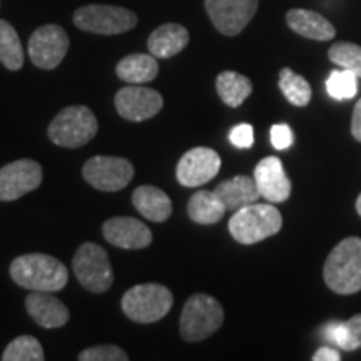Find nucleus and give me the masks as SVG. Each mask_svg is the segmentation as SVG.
<instances>
[{
	"label": "nucleus",
	"instance_id": "2",
	"mask_svg": "<svg viewBox=\"0 0 361 361\" xmlns=\"http://www.w3.org/2000/svg\"><path fill=\"white\" fill-rule=\"evenodd\" d=\"M324 283L338 295L361 291V238L343 239L333 247L323 268Z\"/></svg>",
	"mask_w": 361,
	"mask_h": 361
},
{
	"label": "nucleus",
	"instance_id": "35",
	"mask_svg": "<svg viewBox=\"0 0 361 361\" xmlns=\"http://www.w3.org/2000/svg\"><path fill=\"white\" fill-rule=\"evenodd\" d=\"M351 134L356 141L361 142V99L356 102L353 109V117H351Z\"/></svg>",
	"mask_w": 361,
	"mask_h": 361
},
{
	"label": "nucleus",
	"instance_id": "3",
	"mask_svg": "<svg viewBox=\"0 0 361 361\" xmlns=\"http://www.w3.org/2000/svg\"><path fill=\"white\" fill-rule=\"evenodd\" d=\"M228 228L239 245H256L279 233V229L283 228V216L278 207L273 206V202L269 204L252 202L234 211Z\"/></svg>",
	"mask_w": 361,
	"mask_h": 361
},
{
	"label": "nucleus",
	"instance_id": "26",
	"mask_svg": "<svg viewBox=\"0 0 361 361\" xmlns=\"http://www.w3.org/2000/svg\"><path fill=\"white\" fill-rule=\"evenodd\" d=\"M0 62L8 71H19L24 66V49L19 34L7 20H0Z\"/></svg>",
	"mask_w": 361,
	"mask_h": 361
},
{
	"label": "nucleus",
	"instance_id": "34",
	"mask_svg": "<svg viewBox=\"0 0 361 361\" xmlns=\"http://www.w3.org/2000/svg\"><path fill=\"white\" fill-rule=\"evenodd\" d=\"M341 355L340 351L333 346H322L319 350H316L313 355V361H340Z\"/></svg>",
	"mask_w": 361,
	"mask_h": 361
},
{
	"label": "nucleus",
	"instance_id": "11",
	"mask_svg": "<svg viewBox=\"0 0 361 361\" xmlns=\"http://www.w3.org/2000/svg\"><path fill=\"white\" fill-rule=\"evenodd\" d=\"M258 0H204L211 22L223 35L241 34L258 11Z\"/></svg>",
	"mask_w": 361,
	"mask_h": 361
},
{
	"label": "nucleus",
	"instance_id": "13",
	"mask_svg": "<svg viewBox=\"0 0 361 361\" xmlns=\"http://www.w3.org/2000/svg\"><path fill=\"white\" fill-rule=\"evenodd\" d=\"M42 166L32 159H19L0 169V201H16L35 191L42 183Z\"/></svg>",
	"mask_w": 361,
	"mask_h": 361
},
{
	"label": "nucleus",
	"instance_id": "16",
	"mask_svg": "<svg viewBox=\"0 0 361 361\" xmlns=\"http://www.w3.org/2000/svg\"><path fill=\"white\" fill-rule=\"evenodd\" d=\"M255 180L261 197L278 204L284 202L291 194V180L284 173L283 162L276 156L264 157L255 168Z\"/></svg>",
	"mask_w": 361,
	"mask_h": 361
},
{
	"label": "nucleus",
	"instance_id": "19",
	"mask_svg": "<svg viewBox=\"0 0 361 361\" xmlns=\"http://www.w3.org/2000/svg\"><path fill=\"white\" fill-rule=\"evenodd\" d=\"M133 204L142 218L154 223H164L173 214V201L156 186H139L133 192Z\"/></svg>",
	"mask_w": 361,
	"mask_h": 361
},
{
	"label": "nucleus",
	"instance_id": "29",
	"mask_svg": "<svg viewBox=\"0 0 361 361\" xmlns=\"http://www.w3.org/2000/svg\"><path fill=\"white\" fill-rule=\"evenodd\" d=\"M358 75L353 74L351 71H333L326 79L328 94L336 101L353 99L358 92Z\"/></svg>",
	"mask_w": 361,
	"mask_h": 361
},
{
	"label": "nucleus",
	"instance_id": "24",
	"mask_svg": "<svg viewBox=\"0 0 361 361\" xmlns=\"http://www.w3.org/2000/svg\"><path fill=\"white\" fill-rule=\"evenodd\" d=\"M226 207L214 191H197L188 202V214L197 224H216L223 219Z\"/></svg>",
	"mask_w": 361,
	"mask_h": 361
},
{
	"label": "nucleus",
	"instance_id": "33",
	"mask_svg": "<svg viewBox=\"0 0 361 361\" xmlns=\"http://www.w3.org/2000/svg\"><path fill=\"white\" fill-rule=\"evenodd\" d=\"M271 144L278 151H284L293 144V130L288 124H276L271 128Z\"/></svg>",
	"mask_w": 361,
	"mask_h": 361
},
{
	"label": "nucleus",
	"instance_id": "32",
	"mask_svg": "<svg viewBox=\"0 0 361 361\" xmlns=\"http://www.w3.org/2000/svg\"><path fill=\"white\" fill-rule=\"evenodd\" d=\"M229 141L238 149H250L255 144V130L251 124H239L229 133Z\"/></svg>",
	"mask_w": 361,
	"mask_h": 361
},
{
	"label": "nucleus",
	"instance_id": "30",
	"mask_svg": "<svg viewBox=\"0 0 361 361\" xmlns=\"http://www.w3.org/2000/svg\"><path fill=\"white\" fill-rule=\"evenodd\" d=\"M329 61L341 69L351 71L361 79V47L351 42H336L328 52Z\"/></svg>",
	"mask_w": 361,
	"mask_h": 361
},
{
	"label": "nucleus",
	"instance_id": "12",
	"mask_svg": "<svg viewBox=\"0 0 361 361\" xmlns=\"http://www.w3.org/2000/svg\"><path fill=\"white\" fill-rule=\"evenodd\" d=\"M116 109L121 117L130 123H142L159 114L164 99L157 90L142 87V84H129L116 94Z\"/></svg>",
	"mask_w": 361,
	"mask_h": 361
},
{
	"label": "nucleus",
	"instance_id": "15",
	"mask_svg": "<svg viewBox=\"0 0 361 361\" xmlns=\"http://www.w3.org/2000/svg\"><path fill=\"white\" fill-rule=\"evenodd\" d=\"M102 234L107 243L121 250H144L152 243V233L142 221L119 216L107 219L102 226Z\"/></svg>",
	"mask_w": 361,
	"mask_h": 361
},
{
	"label": "nucleus",
	"instance_id": "4",
	"mask_svg": "<svg viewBox=\"0 0 361 361\" xmlns=\"http://www.w3.org/2000/svg\"><path fill=\"white\" fill-rule=\"evenodd\" d=\"M224 310L216 298L197 293L184 305L179 318V331L184 341L197 343L213 336L223 326Z\"/></svg>",
	"mask_w": 361,
	"mask_h": 361
},
{
	"label": "nucleus",
	"instance_id": "7",
	"mask_svg": "<svg viewBox=\"0 0 361 361\" xmlns=\"http://www.w3.org/2000/svg\"><path fill=\"white\" fill-rule=\"evenodd\" d=\"M75 278L90 293H106L114 283L107 251L96 243H84L72 259Z\"/></svg>",
	"mask_w": 361,
	"mask_h": 361
},
{
	"label": "nucleus",
	"instance_id": "36",
	"mask_svg": "<svg viewBox=\"0 0 361 361\" xmlns=\"http://www.w3.org/2000/svg\"><path fill=\"white\" fill-rule=\"evenodd\" d=\"M356 211H358V214L361 216V194L358 196V200H356Z\"/></svg>",
	"mask_w": 361,
	"mask_h": 361
},
{
	"label": "nucleus",
	"instance_id": "23",
	"mask_svg": "<svg viewBox=\"0 0 361 361\" xmlns=\"http://www.w3.org/2000/svg\"><path fill=\"white\" fill-rule=\"evenodd\" d=\"M322 338L335 348L356 351L361 348V313L348 322H329L322 329Z\"/></svg>",
	"mask_w": 361,
	"mask_h": 361
},
{
	"label": "nucleus",
	"instance_id": "27",
	"mask_svg": "<svg viewBox=\"0 0 361 361\" xmlns=\"http://www.w3.org/2000/svg\"><path fill=\"white\" fill-rule=\"evenodd\" d=\"M279 89L284 94V97L290 101L293 106L298 107H305L308 106L311 101V85L308 80L301 75H298L296 72H293L288 67H284L279 72Z\"/></svg>",
	"mask_w": 361,
	"mask_h": 361
},
{
	"label": "nucleus",
	"instance_id": "6",
	"mask_svg": "<svg viewBox=\"0 0 361 361\" xmlns=\"http://www.w3.org/2000/svg\"><path fill=\"white\" fill-rule=\"evenodd\" d=\"M99 123L94 112L85 106L62 109L49 124L47 134L54 144L67 149L82 147L97 134Z\"/></svg>",
	"mask_w": 361,
	"mask_h": 361
},
{
	"label": "nucleus",
	"instance_id": "31",
	"mask_svg": "<svg viewBox=\"0 0 361 361\" xmlns=\"http://www.w3.org/2000/svg\"><path fill=\"white\" fill-rule=\"evenodd\" d=\"M129 355L116 345H97L79 353V361H128Z\"/></svg>",
	"mask_w": 361,
	"mask_h": 361
},
{
	"label": "nucleus",
	"instance_id": "5",
	"mask_svg": "<svg viewBox=\"0 0 361 361\" xmlns=\"http://www.w3.org/2000/svg\"><path fill=\"white\" fill-rule=\"evenodd\" d=\"M173 303L174 296L169 288L159 283H146L126 291L121 306L129 319L149 324L159 322L166 314H169Z\"/></svg>",
	"mask_w": 361,
	"mask_h": 361
},
{
	"label": "nucleus",
	"instance_id": "9",
	"mask_svg": "<svg viewBox=\"0 0 361 361\" xmlns=\"http://www.w3.org/2000/svg\"><path fill=\"white\" fill-rule=\"evenodd\" d=\"M82 176L92 188L104 192H117L134 178V166L117 156L90 157L82 168Z\"/></svg>",
	"mask_w": 361,
	"mask_h": 361
},
{
	"label": "nucleus",
	"instance_id": "20",
	"mask_svg": "<svg viewBox=\"0 0 361 361\" xmlns=\"http://www.w3.org/2000/svg\"><path fill=\"white\" fill-rule=\"evenodd\" d=\"M288 27L298 35L313 40H331L336 35V29L323 16L306 8H293L286 13Z\"/></svg>",
	"mask_w": 361,
	"mask_h": 361
},
{
	"label": "nucleus",
	"instance_id": "25",
	"mask_svg": "<svg viewBox=\"0 0 361 361\" xmlns=\"http://www.w3.org/2000/svg\"><path fill=\"white\" fill-rule=\"evenodd\" d=\"M216 90L226 106L236 109L251 96L252 82L238 72L224 71L216 79Z\"/></svg>",
	"mask_w": 361,
	"mask_h": 361
},
{
	"label": "nucleus",
	"instance_id": "10",
	"mask_svg": "<svg viewBox=\"0 0 361 361\" xmlns=\"http://www.w3.org/2000/svg\"><path fill=\"white\" fill-rule=\"evenodd\" d=\"M69 51V37L61 25L39 27L29 39V57L39 69L52 71L64 61Z\"/></svg>",
	"mask_w": 361,
	"mask_h": 361
},
{
	"label": "nucleus",
	"instance_id": "21",
	"mask_svg": "<svg viewBox=\"0 0 361 361\" xmlns=\"http://www.w3.org/2000/svg\"><path fill=\"white\" fill-rule=\"evenodd\" d=\"M189 44L186 27L179 24H164L149 35L147 49L156 59H169L183 52Z\"/></svg>",
	"mask_w": 361,
	"mask_h": 361
},
{
	"label": "nucleus",
	"instance_id": "1",
	"mask_svg": "<svg viewBox=\"0 0 361 361\" xmlns=\"http://www.w3.org/2000/svg\"><path fill=\"white\" fill-rule=\"evenodd\" d=\"M11 278L25 290L56 293L66 288L69 281V271L62 261L54 256L30 252L12 261Z\"/></svg>",
	"mask_w": 361,
	"mask_h": 361
},
{
	"label": "nucleus",
	"instance_id": "17",
	"mask_svg": "<svg viewBox=\"0 0 361 361\" xmlns=\"http://www.w3.org/2000/svg\"><path fill=\"white\" fill-rule=\"evenodd\" d=\"M25 310L30 318L42 328H62L69 322L67 306L49 291H32L25 298Z\"/></svg>",
	"mask_w": 361,
	"mask_h": 361
},
{
	"label": "nucleus",
	"instance_id": "14",
	"mask_svg": "<svg viewBox=\"0 0 361 361\" xmlns=\"http://www.w3.org/2000/svg\"><path fill=\"white\" fill-rule=\"evenodd\" d=\"M219 169L221 157L214 149L192 147L179 159L176 178L183 186L197 188L214 179Z\"/></svg>",
	"mask_w": 361,
	"mask_h": 361
},
{
	"label": "nucleus",
	"instance_id": "18",
	"mask_svg": "<svg viewBox=\"0 0 361 361\" xmlns=\"http://www.w3.org/2000/svg\"><path fill=\"white\" fill-rule=\"evenodd\" d=\"M216 196L223 201L226 211H238L252 202H258L261 197L255 178L250 176H236L226 179L214 189Z\"/></svg>",
	"mask_w": 361,
	"mask_h": 361
},
{
	"label": "nucleus",
	"instance_id": "28",
	"mask_svg": "<svg viewBox=\"0 0 361 361\" xmlns=\"http://www.w3.org/2000/svg\"><path fill=\"white\" fill-rule=\"evenodd\" d=\"M4 361H44L42 345L34 336L22 335L7 345L2 355Z\"/></svg>",
	"mask_w": 361,
	"mask_h": 361
},
{
	"label": "nucleus",
	"instance_id": "22",
	"mask_svg": "<svg viewBox=\"0 0 361 361\" xmlns=\"http://www.w3.org/2000/svg\"><path fill=\"white\" fill-rule=\"evenodd\" d=\"M116 74L128 84H147L157 78L159 64L152 54H130L117 64Z\"/></svg>",
	"mask_w": 361,
	"mask_h": 361
},
{
	"label": "nucleus",
	"instance_id": "8",
	"mask_svg": "<svg viewBox=\"0 0 361 361\" xmlns=\"http://www.w3.org/2000/svg\"><path fill=\"white\" fill-rule=\"evenodd\" d=\"M74 24L90 34L117 35L134 29L137 25V16L124 7L92 4L75 11Z\"/></svg>",
	"mask_w": 361,
	"mask_h": 361
}]
</instances>
